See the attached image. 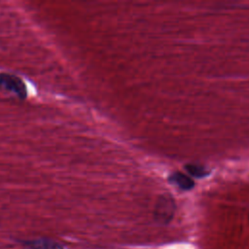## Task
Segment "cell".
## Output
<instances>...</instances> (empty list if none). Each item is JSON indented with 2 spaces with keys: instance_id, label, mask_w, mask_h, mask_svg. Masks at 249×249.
<instances>
[{
  "instance_id": "2",
  "label": "cell",
  "mask_w": 249,
  "mask_h": 249,
  "mask_svg": "<svg viewBox=\"0 0 249 249\" xmlns=\"http://www.w3.org/2000/svg\"><path fill=\"white\" fill-rule=\"evenodd\" d=\"M175 203L171 196H161L159 197L155 207V218L160 223H168L174 214Z\"/></svg>"
},
{
  "instance_id": "3",
  "label": "cell",
  "mask_w": 249,
  "mask_h": 249,
  "mask_svg": "<svg viewBox=\"0 0 249 249\" xmlns=\"http://www.w3.org/2000/svg\"><path fill=\"white\" fill-rule=\"evenodd\" d=\"M169 180L172 183H174L175 185H177L179 188L183 189V190H190L195 185L192 178H190L189 176H187V175H185L184 173H181V172L173 173L169 177Z\"/></svg>"
},
{
  "instance_id": "1",
  "label": "cell",
  "mask_w": 249,
  "mask_h": 249,
  "mask_svg": "<svg viewBox=\"0 0 249 249\" xmlns=\"http://www.w3.org/2000/svg\"><path fill=\"white\" fill-rule=\"evenodd\" d=\"M0 92L17 99L25 98L27 93L24 83L18 77L8 73H0Z\"/></svg>"
},
{
  "instance_id": "4",
  "label": "cell",
  "mask_w": 249,
  "mask_h": 249,
  "mask_svg": "<svg viewBox=\"0 0 249 249\" xmlns=\"http://www.w3.org/2000/svg\"><path fill=\"white\" fill-rule=\"evenodd\" d=\"M187 171L193 175L194 177H203L206 175V170L204 169L203 166L197 165V164H188L185 167Z\"/></svg>"
}]
</instances>
